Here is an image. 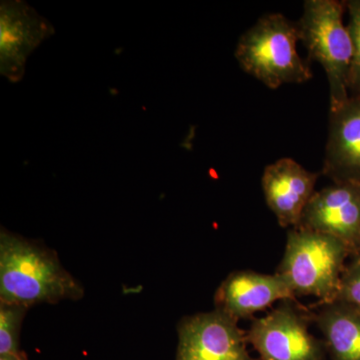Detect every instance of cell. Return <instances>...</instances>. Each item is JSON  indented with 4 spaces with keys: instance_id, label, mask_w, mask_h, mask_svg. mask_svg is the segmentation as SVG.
<instances>
[{
    "instance_id": "6da1fadb",
    "label": "cell",
    "mask_w": 360,
    "mask_h": 360,
    "mask_svg": "<svg viewBox=\"0 0 360 360\" xmlns=\"http://www.w3.org/2000/svg\"><path fill=\"white\" fill-rule=\"evenodd\" d=\"M82 284L61 264L58 253L34 240L1 229L0 302L30 307L82 300Z\"/></svg>"
},
{
    "instance_id": "7a4b0ae2",
    "label": "cell",
    "mask_w": 360,
    "mask_h": 360,
    "mask_svg": "<svg viewBox=\"0 0 360 360\" xmlns=\"http://www.w3.org/2000/svg\"><path fill=\"white\" fill-rule=\"evenodd\" d=\"M300 40L298 23L281 13L266 14L240 37L236 58L246 73L269 89L303 84L312 77V72L298 56Z\"/></svg>"
},
{
    "instance_id": "3957f363",
    "label": "cell",
    "mask_w": 360,
    "mask_h": 360,
    "mask_svg": "<svg viewBox=\"0 0 360 360\" xmlns=\"http://www.w3.org/2000/svg\"><path fill=\"white\" fill-rule=\"evenodd\" d=\"M354 252L341 239L304 229L288 232L285 252L276 271L296 296L311 295L321 304L335 302L345 262Z\"/></svg>"
},
{
    "instance_id": "277c9868",
    "label": "cell",
    "mask_w": 360,
    "mask_h": 360,
    "mask_svg": "<svg viewBox=\"0 0 360 360\" xmlns=\"http://www.w3.org/2000/svg\"><path fill=\"white\" fill-rule=\"evenodd\" d=\"M345 2L307 0L300 18V37L311 60L321 63L330 90V110L349 98L348 78L354 58V44L343 23Z\"/></svg>"
},
{
    "instance_id": "5b68a950",
    "label": "cell",
    "mask_w": 360,
    "mask_h": 360,
    "mask_svg": "<svg viewBox=\"0 0 360 360\" xmlns=\"http://www.w3.org/2000/svg\"><path fill=\"white\" fill-rule=\"evenodd\" d=\"M175 360H260L248 352V333L238 321L214 309L180 321Z\"/></svg>"
},
{
    "instance_id": "8992f818",
    "label": "cell",
    "mask_w": 360,
    "mask_h": 360,
    "mask_svg": "<svg viewBox=\"0 0 360 360\" xmlns=\"http://www.w3.org/2000/svg\"><path fill=\"white\" fill-rule=\"evenodd\" d=\"M307 317L281 305L252 322L248 342L260 360H326L321 343L309 333Z\"/></svg>"
},
{
    "instance_id": "52a82bcc",
    "label": "cell",
    "mask_w": 360,
    "mask_h": 360,
    "mask_svg": "<svg viewBox=\"0 0 360 360\" xmlns=\"http://www.w3.org/2000/svg\"><path fill=\"white\" fill-rule=\"evenodd\" d=\"M296 229L330 234L356 252L360 231L359 182H335L316 191Z\"/></svg>"
},
{
    "instance_id": "ba28073f",
    "label": "cell",
    "mask_w": 360,
    "mask_h": 360,
    "mask_svg": "<svg viewBox=\"0 0 360 360\" xmlns=\"http://www.w3.org/2000/svg\"><path fill=\"white\" fill-rule=\"evenodd\" d=\"M0 68L20 82L30 53L53 33V26L22 1H2L0 9Z\"/></svg>"
},
{
    "instance_id": "9c48e42d",
    "label": "cell",
    "mask_w": 360,
    "mask_h": 360,
    "mask_svg": "<svg viewBox=\"0 0 360 360\" xmlns=\"http://www.w3.org/2000/svg\"><path fill=\"white\" fill-rule=\"evenodd\" d=\"M319 174L309 172L291 158L265 167L262 184L267 206L283 227L296 229L314 195Z\"/></svg>"
},
{
    "instance_id": "30bf717a",
    "label": "cell",
    "mask_w": 360,
    "mask_h": 360,
    "mask_svg": "<svg viewBox=\"0 0 360 360\" xmlns=\"http://www.w3.org/2000/svg\"><path fill=\"white\" fill-rule=\"evenodd\" d=\"M293 300L295 295L277 274H257L243 270L232 272L220 284L214 295L215 309L232 319H250L277 300Z\"/></svg>"
},
{
    "instance_id": "8fae6325",
    "label": "cell",
    "mask_w": 360,
    "mask_h": 360,
    "mask_svg": "<svg viewBox=\"0 0 360 360\" xmlns=\"http://www.w3.org/2000/svg\"><path fill=\"white\" fill-rule=\"evenodd\" d=\"M322 172L335 182L360 184V97L350 96L330 110Z\"/></svg>"
},
{
    "instance_id": "7c38bea8",
    "label": "cell",
    "mask_w": 360,
    "mask_h": 360,
    "mask_svg": "<svg viewBox=\"0 0 360 360\" xmlns=\"http://www.w3.org/2000/svg\"><path fill=\"white\" fill-rule=\"evenodd\" d=\"M321 305L314 319L331 360H360V307L338 300Z\"/></svg>"
},
{
    "instance_id": "4fadbf2b",
    "label": "cell",
    "mask_w": 360,
    "mask_h": 360,
    "mask_svg": "<svg viewBox=\"0 0 360 360\" xmlns=\"http://www.w3.org/2000/svg\"><path fill=\"white\" fill-rule=\"evenodd\" d=\"M28 307L0 302V355L20 354V330Z\"/></svg>"
},
{
    "instance_id": "5bb4252c",
    "label": "cell",
    "mask_w": 360,
    "mask_h": 360,
    "mask_svg": "<svg viewBox=\"0 0 360 360\" xmlns=\"http://www.w3.org/2000/svg\"><path fill=\"white\" fill-rule=\"evenodd\" d=\"M345 7L349 15L348 32L354 44V58L348 78V90L350 96L360 97V0L347 1Z\"/></svg>"
},
{
    "instance_id": "9a60e30c",
    "label": "cell",
    "mask_w": 360,
    "mask_h": 360,
    "mask_svg": "<svg viewBox=\"0 0 360 360\" xmlns=\"http://www.w3.org/2000/svg\"><path fill=\"white\" fill-rule=\"evenodd\" d=\"M335 300L360 307V257L345 267Z\"/></svg>"
},
{
    "instance_id": "2e32d148",
    "label": "cell",
    "mask_w": 360,
    "mask_h": 360,
    "mask_svg": "<svg viewBox=\"0 0 360 360\" xmlns=\"http://www.w3.org/2000/svg\"><path fill=\"white\" fill-rule=\"evenodd\" d=\"M0 360H28L25 352H20V354H1Z\"/></svg>"
},
{
    "instance_id": "e0dca14e",
    "label": "cell",
    "mask_w": 360,
    "mask_h": 360,
    "mask_svg": "<svg viewBox=\"0 0 360 360\" xmlns=\"http://www.w3.org/2000/svg\"><path fill=\"white\" fill-rule=\"evenodd\" d=\"M357 252H360V231L359 234V239H357V248H356Z\"/></svg>"
}]
</instances>
